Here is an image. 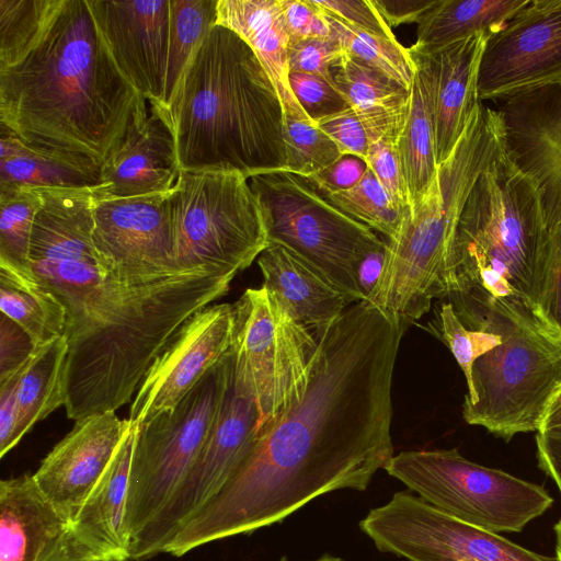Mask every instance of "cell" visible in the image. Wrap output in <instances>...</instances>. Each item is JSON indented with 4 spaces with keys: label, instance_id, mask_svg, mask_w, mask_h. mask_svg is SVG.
<instances>
[{
    "label": "cell",
    "instance_id": "bcb514c9",
    "mask_svg": "<svg viewBox=\"0 0 561 561\" xmlns=\"http://www.w3.org/2000/svg\"><path fill=\"white\" fill-rule=\"evenodd\" d=\"M35 345L30 335L14 321L0 318V381L21 368L31 357Z\"/></svg>",
    "mask_w": 561,
    "mask_h": 561
},
{
    "label": "cell",
    "instance_id": "484cf974",
    "mask_svg": "<svg viewBox=\"0 0 561 561\" xmlns=\"http://www.w3.org/2000/svg\"><path fill=\"white\" fill-rule=\"evenodd\" d=\"M216 24L232 30L252 48L275 87L284 117L310 119L297 102L288 81L289 33L282 1L218 0Z\"/></svg>",
    "mask_w": 561,
    "mask_h": 561
},
{
    "label": "cell",
    "instance_id": "8d00e7d4",
    "mask_svg": "<svg viewBox=\"0 0 561 561\" xmlns=\"http://www.w3.org/2000/svg\"><path fill=\"white\" fill-rule=\"evenodd\" d=\"M286 164L283 171L310 178L344 154L318 125L294 116L284 117Z\"/></svg>",
    "mask_w": 561,
    "mask_h": 561
},
{
    "label": "cell",
    "instance_id": "7bdbcfd3",
    "mask_svg": "<svg viewBox=\"0 0 561 561\" xmlns=\"http://www.w3.org/2000/svg\"><path fill=\"white\" fill-rule=\"evenodd\" d=\"M344 54V48L332 37L289 39L288 71L316 75L329 80L330 66Z\"/></svg>",
    "mask_w": 561,
    "mask_h": 561
},
{
    "label": "cell",
    "instance_id": "9c48e42d",
    "mask_svg": "<svg viewBox=\"0 0 561 561\" xmlns=\"http://www.w3.org/2000/svg\"><path fill=\"white\" fill-rule=\"evenodd\" d=\"M232 369L230 350L173 409L136 425L125 512L128 548L193 467L218 417Z\"/></svg>",
    "mask_w": 561,
    "mask_h": 561
},
{
    "label": "cell",
    "instance_id": "f35d334b",
    "mask_svg": "<svg viewBox=\"0 0 561 561\" xmlns=\"http://www.w3.org/2000/svg\"><path fill=\"white\" fill-rule=\"evenodd\" d=\"M531 314L548 334L561 343V225L548 231Z\"/></svg>",
    "mask_w": 561,
    "mask_h": 561
},
{
    "label": "cell",
    "instance_id": "603a6c76",
    "mask_svg": "<svg viewBox=\"0 0 561 561\" xmlns=\"http://www.w3.org/2000/svg\"><path fill=\"white\" fill-rule=\"evenodd\" d=\"M489 38L474 34L437 47L413 44L409 48L428 79L437 165L450 156L482 103L478 95V75Z\"/></svg>",
    "mask_w": 561,
    "mask_h": 561
},
{
    "label": "cell",
    "instance_id": "ffe728a7",
    "mask_svg": "<svg viewBox=\"0 0 561 561\" xmlns=\"http://www.w3.org/2000/svg\"><path fill=\"white\" fill-rule=\"evenodd\" d=\"M131 422L115 411L77 420L73 428L43 459L33 478L69 522L112 460Z\"/></svg>",
    "mask_w": 561,
    "mask_h": 561
},
{
    "label": "cell",
    "instance_id": "680465c9",
    "mask_svg": "<svg viewBox=\"0 0 561 561\" xmlns=\"http://www.w3.org/2000/svg\"><path fill=\"white\" fill-rule=\"evenodd\" d=\"M87 561H95V560H87Z\"/></svg>",
    "mask_w": 561,
    "mask_h": 561
},
{
    "label": "cell",
    "instance_id": "d6986e66",
    "mask_svg": "<svg viewBox=\"0 0 561 561\" xmlns=\"http://www.w3.org/2000/svg\"><path fill=\"white\" fill-rule=\"evenodd\" d=\"M171 190L98 201L92 240L107 267L134 274L178 268L172 257Z\"/></svg>",
    "mask_w": 561,
    "mask_h": 561
},
{
    "label": "cell",
    "instance_id": "11a10c76",
    "mask_svg": "<svg viewBox=\"0 0 561 561\" xmlns=\"http://www.w3.org/2000/svg\"><path fill=\"white\" fill-rule=\"evenodd\" d=\"M554 534H556V551L557 557L561 561V517L558 520V523L553 527Z\"/></svg>",
    "mask_w": 561,
    "mask_h": 561
},
{
    "label": "cell",
    "instance_id": "b9f144b4",
    "mask_svg": "<svg viewBox=\"0 0 561 561\" xmlns=\"http://www.w3.org/2000/svg\"><path fill=\"white\" fill-rule=\"evenodd\" d=\"M398 141L389 137L370 141L366 163L394 202L405 210H410L409 192Z\"/></svg>",
    "mask_w": 561,
    "mask_h": 561
},
{
    "label": "cell",
    "instance_id": "d6a6232c",
    "mask_svg": "<svg viewBox=\"0 0 561 561\" xmlns=\"http://www.w3.org/2000/svg\"><path fill=\"white\" fill-rule=\"evenodd\" d=\"M218 0H170V39L165 79V111L182 77L208 32L216 25ZM156 107V106H154Z\"/></svg>",
    "mask_w": 561,
    "mask_h": 561
},
{
    "label": "cell",
    "instance_id": "f6af8a7d",
    "mask_svg": "<svg viewBox=\"0 0 561 561\" xmlns=\"http://www.w3.org/2000/svg\"><path fill=\"white\" fill-rule=\"evenodd\" d=\"M323 12L358 30L396 38L371 0H312Z\"/></svg>",
    "mask_w": 561,
    "mask_h": 561
},
{
    "label": "cell",
    "instance_id": "8992f818",
    "mask_svg": "<svg viewBox=\"0 0 561 561\" xmlns=\"http://www.w3.org/2000/svg\"><path fill=\"white\" fill-rule=\"evenodd\" d=\"M504 151L497 110L482 103L421 201L387 241L379 280L364 300L407 330L447 298L448 266L459 217L481 172Z\"/></svg>",
    "mask_w": 561,
    "mask_h": 561
},
{
    "label": "cell",
    "instance_id": "c3c4849f",
    "mask_svg": "<svg viewBox=\"0 0 561 561\" xmlns=\"http://www.w3.org/2000/svg\"><path fill=\"white\" fill-rule=\"evenodd\" d=\"M368 169L367 163L354 156H343L339 161L307 180L322 195L354 187Z\"/></svg>",
    "mask_w": 561,
    "mask_h": 561
},
{
    "label": "cell",
    "instance_id": "ac0fdd59",
    "mask_svg": "<svg viewBox=\"0 0 561 561\" xmlns=\"http://www.w3.org/2000/svg\"><path fill=\"white\" fill-rule=\"evenodd\" d=\"M117 67L149 102L162 107L170 39V0H88Z\"/></svg>",
    "mask_w": 561,
    "mask_h": 561
},
{
    "label": "cell",
    "instance_id": "277c9868",
    "mask_svg": "<svg viewBox=\"0 0 561 561\" xmlns=\"http://www.w3.org/2000/svg\"><path fill=\"white\" fill-rule=\"evenodd\" d=\"M158 110L181 171L233 169L250 179L285 169L279 96L252 48L226 26L208 32L169 107Z\"/></svg>",
    "mask_w": 561,
    "mask_h": 561
},
{
    "label": "cell",
    "instance_id": "30bf717a",
    "mask_svg": "<svg viewBox=\"0 0 561 561\" xmlns=\"http://www.w3.org/2000/svg\"><path fill=\"white\" fill-rule=\"evenodd\" d=\"M249 181L268 243L284 247L308 263L351 304L360 301L353 279L354 265L364 253L386 241L331 204L306 178L279 170Z\"/></svg>",
    "mask_w": 561,
    "mask_h": 561
},
{
    "label": "cell",
    "instance_id": "83f0119b",
    "mask_svg": "<svg viewBox=\"0 0 561 561\" xmlns=\"http://www.w3.org/2000/svg\"><path fill=\"white\" fill-rule=\"evenodd\" d=\"M329 81L359 117L369 142L385 137L399 140L409 112V90L346 51L330 66Z\"/></svg>",
    "mask_w": 561,
    "mask_h": 561
},
{
    "label": "cell",
    "instance_id": "6f0895ef",
    "mask_svg": "<svg viewBox=\"0 0 561 561\" xmlns=\"http://www.w3.org/2000/svg\"><path fill=\"white\" fill-rule=\"evenodd\" d=\"M104 561H131V560L128 558H113V559H107Z\"/></svg>",
    "mask_w": 561,
    "mask_h": 561
},
{
    "label": "cell",
    "instance_id": "3957f363",
    "mask_svg": "<svg viewBox=\"0 0 561 561\" xmlns=\"http://www.w3.org/2000/svg\"><path fill=\"white\" fill-rule=\"evenodd\" d=\"M148 102L113 59L88 0H56L24 55L0 68V124L102 164Z\"/></svg>",
    "mask_w": 561,
    "mask_h": 561
},
{
    "label": "cell",
    "instance_id": "4dcf8cb0",
    "mask_svg": "<svg viewBox=\"0 0 561 561\" xmlns=\"http://www.w3.org/2000/svg\"><path fill=\"white\" fill-rule=\"evenodd\" d=\"M529 0H436L417 23L416 46L432 48L474 34L491 37Z\"/></svg>",
    "mask_w": 561,
    "mask_h": 561
},
{
    "label": "cell",
    "instance_id": "816d5d0a",
    "mask_svg": "<svg viewBox=\"0 0 561 561\" xmlns=\"http://www.w3.org/2000/svg\"><path fill=\"white\" fill-rule=\"evenodd\" d=\"M386 244L364 253L355 263L353 279L359 300H366L376 287L382 273L386 259Z\"/></svg>",
    "mask_w": 561,
    "mask_h": 561
},
{
    "label": "cell",
    "instance_id": "4316f807",
    "mask_svg": "<svg viewBox=\"0 0 561 561\" xmlns=\"http://www.w3.org/2000/svg\"><path fill=\"white\" fill-rule=\"evenodd\" d=\"M101 164L76 153L25 142L0 124V192L22 187H92Z\"/></svg>",
    "mask_w": 561,
    "mask_h": 561
},
{
    "label": "cell",
    "instance_id": "7dc6e473",
    "mask_svg": "<svg viewBox=\"0 0 561 561\" xmlns=\"http://www.w3.org/2000/svg\"><path fill=\"white\" fill-rule=\"evenodd\" d=\"M289 39L330 37V26L324 13L312 0H280Z\"/></svg>",
    "mask_w": 561,
    "mask_h": 561
},
{
    "label": "cell",
    "instance_id": "ba28073f",
    "mask_svg": "<svg viewBox=\"0 0 561 561\" xmlns=\"http://www.w3.org/2000/svg\"><path fill=\"white\" fill-rule=\"evenodd\" d=\"M170 214L178 268L209 266L238 274L270 244L250 181L233 169L181 171Z\"/></svg>",
    "mask_w": 561,
    "mask_h": 561
},
{
    "label": "cell",
    "instance_id": "7402d4cb",
    "mask_svg": "<svg viewBox=\"0 0 561 561\" xmlns=\"http://www.w3.org/2000/svg\"><path fill=\"white\" fill-rule=\"evenodd\" d=\"M181 172L173 133L162 113L141 103L125 136L101 164L100 201L170 191Z\"/></svg>",
    "mask_w": 561,
    "mask_h": 561
},
{
    "label": "cell",
    "instance_id": "8fae6325",
    "mask_svg": "<svg viewBox=\"0 0 561 561\" xmlns=\"http://www.w3.org/2000/svg\"><path fill=\"white\" fill-rule=\"evenodd\" d=\"M437 510L492 533H518L553 503L543 486L465 458L456 448L409 450L385 467Z\"/></svg>",
    "mask_w": 561,
    "mask_h": 561
},
{
    "label": "cell",
    "instance_id": "d4e9b609",
    "mask_svg": "<svg viewBox=\"0 0 561 561\" xmlns=\"http://www.w3.org/2000/svg\"><path fill=\"white\" fill-rule=\"evenodd\" d=\"M265 287L299 322L317 333L352 305L318 271L282 245L270 244L257 257Z\"/></svg>",
    "mask_w": 561,
    "mask_h": 561
},
{
    "label": "cell",
    "instance_id": "f1b7e54d",
    "mask_svg": "<svg viewBox=\"0 0 561 561\" xmlns=\"http://www.w3.org/2000/svg\"><path fill=\"white\" fill-rule=\"evenodd\" d=\"M412 59L415 72L410 89L409 112L398 141L410 209L427 192L438 167L428 79L422 64L413 56Z\"/></svg>",
    "mask_w": 561,
    "mask_h": 561
},
{
    "label": "cell",
    "instance_id": "f546056e",
    "mask_svg": "<svg viewBox=\"0 0 561 561\" xmlns=\"http://www.w3.org/2000/svg\"><path fill=\"white\" fill-rule=\"evenodd\" d=\"M68 342L65 335L36 346L18 385V423L13 446L39 421L65 407Z\"/></svg>",
    "mask_w": 561,
    "mask_h": 561
},
{
    "label": "cell",
    "instance_id": "f907efd6",
    "mask_svg": "<svg viewBox=\"0 0 561 561\" xmlns=\"http://www.w3.org/2000/svg\"><path fill=\"white\" fill-rule=\"evenodd\" d=\"M387 25L419 23L436 0H371Z\"/></svg>",
    "mask_w": 561,
    "mask_h": 561
},
{
    "label": "cell",
    "instance_id": "7a4b0ae2",
    "mask_svg": "<svg viewBox=\"0 0 561 561\" xmlns=\"http://www.w3.org/2000/svg\"><path fill=\"white\" fill-rule=\"evenodd\" d=\"M94 194L44 193L30 260L37 284L67 312L66 412L75 421L130 401L183 324L229 290L237 274L209 266L126 273L92 240Z\"/></svg>",
    "mask_w": 561,
    "mask_h": 561
},
{
    "label": "cell",
    "instance_id": "681fc988",
    "mask_svg": "<svg viewBox=\"0 0 561 561\" xmlns=\"http://www.w3.org/2000/svg\"><path fill=\"white\" fill-rule=\"evenodd\" d=\"M23 367V366H22ZM22 367L0 381V457L14 446L13 437L18 423V385Z\"/></svg>",
    "mask_w": 561,
    "mask_h": 561
},
{
    "label": "cell",
    "instance_id": "e0dca14e",
    "mask_svg": "<svg viewBox=\"0 0 561 561\" xmlns=\"http://www.w3.org/2000/svg\"><path fill=\"white\" fill-rule=\"evenodd\" d=\"M232 329L230 304L211 305L191 317L147 371L128 420L139 425L173 409L231 350Z\"/></svg>",
    "mask_w": 561,
    "mask_h": 561
},
{
    "label": "cell",
    "instance_id": "52a82bcc",
    "mask_svg": "<svg viewBox=\"0 0 561 561\" xmlns=\"http://www.w3.org/2000/svg\"><path fill=\"white\" fill-rule=\"evenodd\" d=\"M456 313L466 327L494 331L502 337L473 363L463 420L505 440L519 433H538L561 386V343L531 313L512 305L490 301Z\"/></svg>",
    "mask_w": 561,
    "mask_h": 561
},
{
    "label": "cell",
    "instance_id": "60d3db41",
    "mask_svg": "<svg viewBox=\"0 0 561 561\" xmlns=\"http://www.w3.org/2000/svg\"><path fill=\"white\" fill-rule=\"evenodd\" d=\"M288 81L297 102L314 123L351 107L342 93L320 76L289 72Z\"/></svg>",
    "mask_w": 561,
    "mask_h": 561
},
{
    "label": "cell",
    "instance_id": "e575fe53",
    "mask_svg": "<svg viewBox=\"0 0 561 561\" xmlns=\"http://www.w3.org/2000/svg\"><path fill=\"white\" fill-rule=\"evenodd\" d=\"M323 13L330 26V37L347 54L410 91L415 66L409 48L402 46L397 38L358 30Z\"/></svg>",
    "mask_w": 561,
    "mask_h": 561
},
{
    "label": "cell",
    "instance_id": "d590c367",
    "mask_svg": "<svg viewBox=\"0 0 561 561\" xmlns=\"http://www.w3.org/2000/svg\"><path fill=\"white\" fill-rule=\"evenodd\" d=\"M331 204L392 240L408 210L398 205L368 168L352 188L323 195Z\"/></svg>",
    "mask_w": 561,
    "mask_h": 561
},
{
    "label": "cell",
    "instance_id": "44dd1931",
    "mask_svg": "<svg viewBox=\"0 0 561 561\" xmlns=\"http://www.w3.org/2000/svg\"><path fill=\"white\" fill-rule=\"evenodd\" d=\"M87 560L104 561L75 538L33 474L0 481V561Z\"/></svg>",
    "mask_w": 561,
    "mask_h": 561
},
{
    "label": "cell",
    "instance_id": "7c38bea8",
    "mask_svg": "<svg viewBox=\"0 0 561 561\" xmlns=\"http://www.w3.org/2000/svg\"><path fill=\"white\" fill-rule=\"evenodd\" d=\"M318 334L296 320L265 287L233 304V382L260 413V426L296 404L309 385Z\"/></svg>",
    "mask_w": 561,
    "mask_h": 561
},
{
    "label": "cell",
    "instance_id": "1f68e13d",
    "mask_svg": "<svg viewBox=\"0 0 561 561\" xmlns=\"http://www.w3.org/2000/svg\"><path fill=\"white\" fill-rule=\"evenodd\" d=\"M43 202L39 188L0 192V274L30 289L39 286L30 251L35 217Z\"/></svg>",
    "mask_w": 561,
    "mask_h": 561
},
{
    "label": "cell",
    "instance_id": "cb8c5ba5",
    "mask_svg": "<svg viewBox=\"0 0 561 561\" xmlns=\"http://www.w3.org/2000/svg\"><path fill=\"white\" fill-rule=\"evenodd\" d=\"M135 435L136 425L131 423L108 466L70 523L75 538L102 560L128 558L125 512Z\"/></svg>",
    "mask_w": 561,
    "mask_h": 561
},
{
    "label": "cell",
    "instance_id": "db71d44e",
    "mask_svg": "<svg viewBox=\"0 0 561 561\" xmlns=\"http://www.w3.org/2000/svg\"><path fill=\"white\" fill-rule=\"evenodd\" d=\"M537 434L561 437V386L552 396Z\"/></svg>",
    "mask_w": 561,
    "mask_h": 561
},
{
    "label": "cell",
    "instance_id": "836d02e7",
    "mask_svg": "<svg viewBox=\"0 0 561 561\" xmlns=\"http://www.w3.org/2000/svg\"><path fill=\"white\" fill-rule=\"evenodd\" d=\"M0 310L30 335L35 346L65 335L66 309L41 286L21 287L0 274Z\"/></svg>",
    "mask_w": 561,
    "mask_h": 561
},
{
    "label": "cell",
    "instance_id": "f5cc1de1",
    "mask_svg": "<svg viewBox=\"0 0 561 561\" xmlns=\"http://www.w3.org/2000/svg\"><path fill=\"white\" fill-rule=\"evenodd\" d=\"M539 468L557 484L561 493V437L536 435Z\"/></svg>",
    "mask_w": 561,
    "mask_h": 561
},
{
    "label": "cell",
    "instance_id": "74e56055",
    "mask_svg": "<svg viewBox=\"0 0 561 561\" xmlns=\"http://www.w3.org/2000/svg\"><path fill=\"white\" fill-rule=\"evenodd\" d=\"M56 0H0V68L14 65L41 32Z\"/></svg>",
    "mask_w": 561,
    "mask_h": 561
},
{
    "label": "cell",
    "instance_id": "5bb4252c",
    "mask_svg": "<svg viewBox=\"0 0 561 561\" xmlns=\"http://www.w3.org/2000/svg\"><path fill=\"white\" fill-rule=\"evenodd\" d=\"M259 425V410L236 387L232 369L220 412L197 459L164 507L130 543V560L142 561L163 552L178 530L221 490L240 466Z\"/></svg>",
    "mask_w": 561,
    "mask_h": 561
},
{
    "label": "cell",
    "instance_id": "ab89813d",
    "mask_svg": "<svg viewBox=\"0 0 561 561\" xmlns=\"http://www.w3.org/2000/svg\"><path fill=\"white\" fill-rule=\"evenodd\" d=\"M436 330L461 368L470 392L473 363L499 345L502 342L501 335L494 331L466 327L449 301L440 305Z\"/></svg>",
    "mask_w": 561,
    "mask_h": 561
},
{
    "label": "cell",
    "instance_id": "5b68a950",
    "mask_svg": "<svg viewBox=\"0 0 561 561\" xmlns=\"http://www.w3.org/2000/svg\"><path fill=\"white\" fill-rule=\"evenodd\" d=\"M548 231L534 184L503 151L477 179L457 224L447 295L455 311L496 301L531 313Z\"/></svg>",
    "mask_w": 561,
    "mask_h": 561
},
{
    "label": "cell",
    "instance_id": "2e32d148",
    "mask_svg": "<svg viewBox=\"0 0 561 561\" xmlns=\"http://www.w3.org/2000/svg\"><path fill=\"white\" fill-rule=\"evenodd\" d=\"M504 152L534 184L548 228L561 225V80L503 100Z\"/></svg>",
    "mask_w": 561,
    "mask_h": 561
},
{
    "label": "cell",
    "instance_id": "4fadbf2b",
    "mask_svg": "<svg viewBox=\"0 0 561 561\" xmlns=\"http://www.w3.org/2000/svg\"><path fill=\"white\" fill-rule=\"evenodd\" d=\"M359 526L380 551L409 561H560L461 522L407 491L371 510Z\"/></svg>",
    "mask_w": 561,
    "mask_h": 561
},
{
    "label": "cell",
    "instance_id": "9a60e30c",
    "mask_svg": "<svg viewBox=\"0 0 561 561\" xmlns=\"http://www.w3.org/2000/svg\"><path fill=\"white\" fill-rule=\"evenodd\" d=\"M561 80V0H529L486 42L478 75L480 101Z\"/></svg>",
    "mask_w": 561,
    "mask_h": 561
},
{
    "label": "cell",
    "instance_id": "6da1fadb",
    "mask_svg": "<svg viewBox=\"0 0 561 561\" xmlns=\"http://www.w3.org/2000/svg\"><path fill=\"white\" fill-rule=\"evenodd\" d=\"M307 390L253 444L221 490L163 552L270 526L328 492L364 491L393 456L392 377L404 332L366 301L318 331Z\"/></svg>",
    "mask_w": 561,
    "mask_h": 561
},
{
    "label": "cell",
    "instance_id": "9f6ffc18",
    "mask_svg": "<svg viewBox=\"0 0 561 561\" xmlns=\"http://www.w3.org/2000/svg\"><path fill=\"white\" fill-rule=\"evenodd\" d=\"M278 561H289V560L286 557H283ZM313 561H344V560L341 558H337V557L330 556V554H324L321 558L313 560Z\"/></svg>",
    "mask_w": 561,
    "mask_h": 561
},
{
    "label": "cell",
    "instance_id": "ee69618b",
    "mask_svg": "<svg viewBox=\"0 0 561 561\" xmlns=\"http://www.w3.org/2000/svg\"><path fill=\"white\" fill-rule=\"evenodd\" d=\"M339 147L344 156H354L367 162L369 138L352 107L316 123Z\"/></svg>",
    "mask_w": 561,
    "mask_h": 561
}]
</instances>
